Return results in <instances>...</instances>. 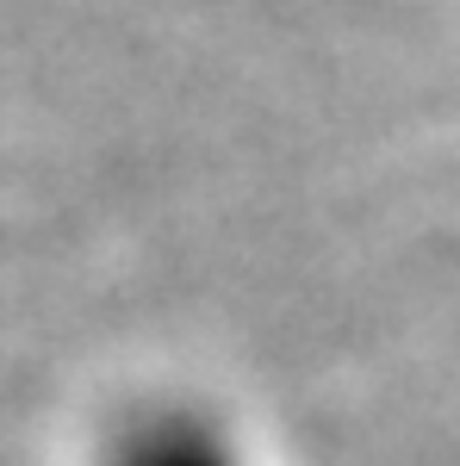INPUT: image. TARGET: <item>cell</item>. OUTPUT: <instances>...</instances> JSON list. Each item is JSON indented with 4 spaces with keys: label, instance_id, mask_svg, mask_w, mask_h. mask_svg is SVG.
<instances>
[{
    "label": "cell",
    "instance_id": "6da1fadb",
    "mask_svg": "<svg viewBox=\"0 0 460 466\" xmlns=\"http://www.w3.org/2000/svg\"><path fill=\"white\" fill-rule=\"evenodd\" d=\"M138 466H230L218 454L206 435H169V441H156V448H143Z\"/></svg>",
    "mask_w": 460,
    "mask_h": 466
}]
</instances>
